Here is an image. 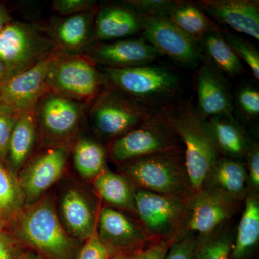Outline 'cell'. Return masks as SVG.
Listing matches in <instances>:
<instances>
[{
    "label": "cell",
    "instance_id": "obj_43",
    "mask_svg": "<svg viewBox=\"0 0 259 259\" xmlns=\"http://www.w3.org/2000/svg\"><path fill=\"white\" fill-rule=\"evenodd\" d=\"M12 77L9 71L5 67V65L0 61V88L5 84Z\"/></svg>",
    "mask_w": 259,
    "mask_h": 259
},
{
    "label": "cell",
    "instance_id": "obj_21",
    "mask_svg": "<svg viewBox=\"0 0 259 259\" xmlns=\"http://www.w3.org/2000/svg\"><path fill=\"white\" fill-rule=\"evenodd\" d=\"M248 183V174L244 165L238 160L227 157L218 160L203 187L221 191L240 202L246 197Z\"/></svg>",
    "mask_w": 259,
    "mask_h": 259
},
{
    "label": "cell",
    "instance_id": "obj_3",
    "mask_svg": "<svg viewBox=\"0 0 259 259\" xmlns=\"http://www.w3.org/2000/svg\"><path fill=\"white\" fill-rule=\"evenodd\" d=\"M104 78L88 56L59 51L49 65L47 82L52 93L84 104L100 95Z\"/></svg>",
    "mask_w": 259,
    "mask_h": 259
},
{
    "label": "cell",
    "instance_id": "obj_42",
    "mask_svg": "<svg viewBox=\"0 0 259 259\" xmlns=\"http://www.w3.org/2000/svg\"><path fill=\"white\" fill-rule=\"evenodd\" d=\"M11 21V18H10L8 10L5 8L4 5L0 3V32Z\"/></svg>",
    "mask_w": 259,
    "mask_h": 259
},
{
    "label": "cell",
    "instance_id": "obj_33",
    "mask_svg": "<svg viewBox=\"0 0 259 259\" xmlns=\"http://www.w3.org/2000/svg\"><path fill=\"white\" fill-rule=\"evenodd\" d=\"M223 38L229 44L240 59L248 64L255 79H259V54L258 51L244 40L231 34L225 33Z\"/></svg>",
    "mask_w": 259,
    "mask_h": 259
},
{
    "label": "cell",
    "instance_id": "obj_16",
    "mask_svg": "<svg viewBox=\"0 0 259 259\" xmlns=\"http://www.w3.org/2000/svg\"><path fill=\"white\" fill-rule=\"evenodd\" d=\"M99 238L109 253H136L150 240L143 228L119 211L104 207L99 218Z\"/></svg>",
    "mask_w": 259,
    "mask_h": 259
},
{
    "label": "cell",
    "instance_id": "obj_36",
    "mask_svg": "<svg viewBox=\"0 0 259 259\" xmlns=\"http://www.w3.org/2000/svg\"><path fill=\"white\" fill-rule=\"evenodd\" d=\"M95 6V2L93 0H55L53 2V9L65 16L93 11Z\"/></svg>",
    "mask_w": 259,
    "mask_h": 259
},
{
    "label": "cell",
    "instance_id": "obj_17",
    "mask_svg": "<svg viewBox=\"0 0 259 259\" xmlns=\"http://www.w3.org/2000/svg\"><path fill=\"white\" fill-rule=\"evenodd\" d=\"M221 71L209 64L199 69L197 76L198 112L204 119L232 116L233 102L229 86Z\"/></svg>",
    "mask_w": 259,
    "mask_h": 259
},
{
    "label": "cell",
    "instance_id": "obj_7",
    "mask_svg": "<svg viewBox=\"0 0 259 259\" xmlns=\"http://www.w3.org/2000/svg\"><path fill=\"white\" fill-rule=\"evenodd\" d=\"M18 233L24 241L51 256L63 258L72 249V243L49 202L35 204L22 214Z\"/></svg>",
    "mask_w": 259,
    "mask_h": 259
},
{
    "label": "cell",
    "instance_id": "obj_39",
    "mask_svg": "<svg viewBox=\"0 0 259 259\" xmlns=\"http://www.w3.org/2000/svg\"><path fill=\"white\" fill-rule=\"evenodd\" d=\"M248 182L255 190L259 187V151L257 146H254L248 153Z\"/></svg>",
    "mask_w": 259,
    "mask_h": 259
},
{
    "label": "cell",
    "instance_id": "obj_4",
    "mask_svg": "<svg viewBox=\"0 0 259 259\" xmlns=\"http://www.w3.org/2000/svg\"><path fill=\"white\" fill-rule=\"evenodd\" d=\"M59 51L51 37L30 24L11 21L0 32V61L12 76Z\"/></svg>",
    "mask_w": 259,
    "mask_h": 259
},
{
    "label": "cell",
    "instance_id": "obj_24",
    "mask_svg": "<svg viewBox=\"0 0 259 259\" xmlns=\"http://www.w3.org/2000/svg\"><path fill=\"white\" fill-rule=\"evenodd\" d=\"M207 122L220 153L234 159L248 154V141L233 116H215Z\"/></svg>",
    "mask_w": 259,
    "mask_h": 259
},
{
    "label": "cell",
    "instance_id": "obj_34",
    "mask_svg": "<svg viewBox=\"0 0 259 259\" xmlns=\"http://www.w3.org/2000/svg\"><path fill=\"white\" fill-rule=\"evenodd\" d=\"M126 3L145 16H168L178 4L168 0H130Z\"/></svg>",
    "mask_w": 259,
    "mask_h": 259
},
{
    "label": "cell",
    "instance_id": "obj_28",
    "mask_svg": "<svg viewBox=\"0 0 259 259\" xmlns=\"http://www.w3.org/2000/svg\"><path fill=\"white\" fill-rule=\"evenodd\" d=\"M168 17L182 32L195 41L208 32L216 30L209 19L192 5L178 3Z\"/></svg>",
    "mask_w": 259,
    "mask_h": 259
},
{
    "label": "cell",
    "instance_id": "obj_32",
    "mask_svg": "<svg viewBox=\"0 0 259 259\" xmlns=\"http://www.w3.org/2000/svg\"><path fill=\"white\" fill-rule=\"evenodd\" d=\"M20 112L7 105L0 102V161H7L8 144L10 136L14 128Z\"/></svg>",
    "mask_w": 259,
    "mask_h": 259
},
{
    "label": "cell",
    "instance_id": "obj_27",
    "mask_svg": "<svg viewBox=\"0 0 259 259\" xmlns=\"http://www.w3.org/2000/svg\"><path fill=\"white\" fill-rule=\"evenodd\" d=\"M201 39L216 69L230 76H236L243 72L241 59L217 30L208 32Z\"/></svg>",
    "mask_w": 259,
    "mask_h": 259
},
{
    "label": "cell",
    "instance_id": "obj_29",
    "mask_svg": "<svg viewBox=\"0 0 259 259\" xmlns=\"http://www.w3.org/2000/svg\"><path fill=\"white\" fill-rule=\"evenodd\" d=\"M73 153L75 167L84 178H96L105 171V150L94 140L79 139L74 145Z\"/></svg>",
    "mask_w": 259,
    "mask_h": 259
},
{
    "label": "cell",
    "instance_id": "obj_8",
    "mask_svg": "<svg viewBox=\"0 0 259 259\" xmlns=\"http://www.w3.org/2000/svg\"><path fill=\"white\" fill-rule=\"evenodd\" d=\"M177 137L165 117L149 116L139 126L115 140L110 147V156L116 161L128 162L171 151L177 148Z\"/></svg>",
    "mask_w": 259,
    "mask_h": 259
},
{
    "label": "cell",
    "instance_id": "obj_15",
    "mask_svg": "<svg viewBox=\"0 0 259 259\" xmlns=\"http://www.w3.org/2000/svg\"><path fill=\"white\" fill-rule=\"evenodd\" d=\"M83 105L81 102L50 92L37 105V121L47 136L54 139L66 138L79 127Z\"/></svg>",
    "mask_w": 259,
    "mask_h": 259
},
{
    "label": "cell",
    "instance_id": "obj_35",
    "mask_svg": "<svg viewBox=\"0 0 259 259\" xmlns=\"http://www.w3.org/2000/svg\"><path fill=\"white\" fill-rule=\"evenodd\" d=\"M197 241L195 235L187 233L172 243L163 259H192Z\"/></svg>",
    "mask_w": 259,
    "mask_h": 259
},
{
    "label": "cell",
    "instance_id": "obj_12",
    "mask_svg": "<svg viewBox=\"0 0 259 259\" xmlns=\"http://www.w3.org/2000/svg\"><path fill=\"white\" fill-rule=\"evenodd\" d=\"M59 52L51 53L35 66L12 76L0 88L2 101L19 112L36 111L39 102L51 92L47 82L48 70Z\"/></svg>",
    "mask_w": 259,
    "mask_h": 259
},
{
    "label": "cell",
    "instance_id": "obj_30",
    "mask_svg": "<svg viewBox=\"0 0 259 259\" xmlns=\"http://www.w3.org/2000/svg\"><path fill=\"white\" fill-rule=\"evenodd\" d=\"M233 236L227 231H217L199 236L192 259H229L233 248Z\"/></svg>",
    "mask_w": 259,
    "mask_h": 259
},
{
    "label": "cell",
    "instance_id": "obj_5",
    "mask_svg": "<svg viewBox=\"0 0 259 259\" xmlns=\"http://www.w3.org/2000/svg\"><path fill=\"white\" fill-rule=\"evenodd\" d=\"M187 201L149 191L135 192L136 214L148 238L176 240L185 221Z\"/></svg>",
    "mask_w": 259,
    "mask_h": 259
},
{
    "label": "cell",
    "instance_id": "obj_11",
    "mask_svg": "<svg viewBox=\"0 0 259 259\" xmlns=\"http://www.w3.org/2000/svg\"><path fill=\"white\" fill-rule=\"evenodd\" d=\"M144 40L161 54L185 64H194L201 55L197 42L182 32L168 16H145L141 18Z\"/></svg>",
    "mask_w": 259,
    "mask_h": 259
},
{
    "label": "cell",
    "instance_id": "obj_6",
    "mask_svg": "<svg viewBox=\"0 0 259 259\" xmlns=\"http://www.w3.org/2000/svg\"><path fill=\"white\" fill-rule=\"evenodd\" d=\"M92 123L105 137L120 136L149 117L146 109L118 89H107L95 99L90 110Z\"/></svg>",
    "mask_w": 259,
    "mask_h": 259
},
{
    "label": "cell",
    "instance_id": "obj_9",
    "mask_svg": "<svg viewBox=\"0 0 259 259\" xmlns=\"http://www.w3.org/2000/svg\"><path fill=\"white\" fill-rule=\"evenodd\" d=\"M238 203L221 191L203 187L187 201L185 221L177 239L187 233L207 236L214 233L234 214Z\"/></svg>",
    "mask_w": 259,
    "mask_h": 259
},
{
    "label": "cell",
    "instance_id": "obj_26",
    "mask_svg": "<svg viewBox=\"0 0 259 259\" xmlns=\"http://www.w3.org/2000/svg\"><path fill=\"white\" fill-rule=\"evenodd\" d=\"M95 187L107 203L136 214L135 191L125 177L105 170L95 178Z\"/></svg>",
    "mask_w": 259,
    "mask_h": 259
},
{
    "label": "cell",
    "instance_id": "obj_31",
    "mask_svg": "<svg viewBox=\"0 0 259 259\" xmlns=\"http://www.w3.org/2000/svg\"><path fill=\"white\" fill-rule=\"evenodd\" d=\"M25 199L18 181L0 161V212H15L21 207Z\"/></svg>",
    "mask_w": 259,
    "mask_h": 259
},
{
    "label": "cell",
    "instance_id": "obj_37",
    "mask_svg": "<svg viewBox=\"0 0 259 259\" xmlns=\"http://www.w3.org/2000/svg\"><path fill=\"white\" fill-rule=\"evenodd\" d=\"M110 253L99 238L97 231H95L88 238L78 259H109Z\"/></svg>",
    "mask_w": 259,
    "mask_h": 259
},
{
    "label": "cell",
    "instance_id": "obj_47",
    "mask_svg": "<svg viewBox=\"0 0 259 259\" xmlns=\"http://www.w3.org/2000/svg\"><path fill=\"white\" fill-rule=\"evenodd\" d=\"M3 102L2 101V97H1V94H0V102Z\"/></svg>",
    "mask_w": 259,
    "mask_h": 259
},
{
    "label": "cell",
    "instance_id": "obj_40",
    "mask_svg": "<svg viewBox=\"0 0 259 259\" xmlns=\"http://www.w3.org/2000/svg\"><path fill=\"white\" fill-rule=\"evenodd\" d=\"M176 240L174 238L170 239H161L156 241L148 247L146 250H143L141 259H163L170 246Z\"/></svg>",
    "mask_w": 259,
    "mask_h": 259
},
{
    "label": "cell",
    "instance_id": "obj_25",
    "mask_svg": "<svg viewBox=\"0 0 259 259\" xmlns=\"http://www.w3.org/2000/svg\"><path fill=\"white\" fill-rule=\"evenodd\" d=\"M245 205L238 225L231 255L233 259H243L253 249L259 240V201L255 192L247 194Z\"/></svg>",
    "mask_w": 259,
    "mask_h": 259
},
{
    "label": "cell",
    "instance_id": "obj_1",
    "mask_svg": "<svg viewBox=\"0 0 259 259\" xmlns=\"http://www.w3.org/2000/svg\"><path fill=\"white\" fill-rule=\"evenodd\" d=\"M185 146L184 161L192 193L203 188L209 174L220 159L207 120L193 107L185 105L165 117Z\"/></svg>",
    "mask_w": 259,
    "mask_h": 259
},
{
    "label": "cell",
    "instance_id": "obj_18",
    "mask_svg": "<svg viewBox=\"0 0 259 259\" xmlns=\"http://www.w3.org/2000/svg\"><path fill=\"white\" fill-rule=\"evenodd\" d=\"M202 9L213 18L237 32L259 40L258 2L250 0H204Z\"/></svg>",
    "mask_w": 259,
    "mask_h": 259
},
{
    "label": "cell",
    "instance_id": "obj_13",
    "mask_svg": "<svg viewBox=\"0 0 259 259\" xmlns=\"http://www.w3.org/2000/svg\"><path fill=\"white\" fill-rule=\"evenodd\" d=\"M86 51V56L95 64L115 69L143 66L161 55L144 39L98 42L89 46Z\"/></svg>",
    "mask_w": 259,
    "mask_h": 259
},
{
    "label": "cell",
    "instance_id": "obj_2",
    "mask_svg": "<svg viewBox=\"0 0 259 259\" xmlns=\"http://www.w3.org/2000/svg\"><path fill=\"white\" fill-rule=\"evenodd\" d=\"M126 178L139 190L188 200L192 196L184 157L178 149L126 162Z\"/></svg>",
    "mask_w": 259,
    "mask_h": 259
},
{
    "label": "cell",
    "instance_id": "obj_38",
    "mask_svg": "<svg viewBox=\"0 0 259 259\" xmlns=\"http://www.w3.org/2000/svg\"><path fill=\"white\" fill-rule=\"evenodd\" d=\"M238 103L243 112L250 117H256L259 114V93L252 88H245L238 96Z\"/></svg>",
    "mask_w": 259,
    "mask_h": 259
},
{
    "label": "cell",
    "instance_id": "obj_23",
    "mask_svg": "<svg viewBox=\"0 0 259 259\" xmlns=\"http://www.w3.org/2000/svg\"><path fill=\"white\" fill-rule=\"evenodd\" d=\"M37 136L35 112H20L8 144L7 161L17 171L30 157Z\"/></svg>",
    "mask_w": 259,
    "mask_h": 259
},
{
    "label": "cell",
    "instance_id": "obj_44",
    "mask_svg": "<svg viewBox=\"0 0 259 259\" xmlns=\"http://www.w3.org/2000/svg\"><path fill=\"white\" fill-rule=\"evenodd\" d=\"M142 251L136 252V253H118L112 255L109 259H141Z\"/></svg>",
    "mask_w": 259,
    "mask_h": 259
},
{
    "label": "cell",
    "instance_id": "obj_45",
    "mask_svg": "<svg viewBox=\"0 0 259 259\" xmlns=\"http://www.w3.org/2000/svg\"><path fill=\"white\" fill-rule=\"evenodd\" d=\"M3 213L0 212V231H1L2 228H3Z\"/></svg>",
    "mask_w": 259,
    "mask_h": 259
},
{
    "label": "cell",
    "instance_id": "obj_20",
    "mask_svg": "<svg viewBox=\"0 0 259 259\" xmlns=\"http://www.w3.org/2000/svg\"><path fill=\"white\" fill-rule=\"evenodd\" d=\"M141 29V18L128 8L106 7L97 13L93 24V38L110 41L134 35Z\"/></svg>",
    "mask_w": 259,
    "mask_h": 259
},
{
    "label": "cell",
    "instance_id": "obj_46",
    "mask_svg": "<svg viewBox=\"0 0 259 259\" xmlns=\"http://www.w3.org/2000/svg\"><path fill=\"white\" fill-rule=\"evenodd\" d=\"M23 259H34L33 258H32L31 256H25L23 258Z\"/></svg>",
    "mask_w": 259,
    "mask_h": 259
},
{
    "label": "cell",
    "instance_id": "obj_14",
    "mask_svg": "<svg viewBox=\"0 0 259 259\" xmlns=\"http://www.w3.org/2000/svg\"><path fill=\"white\" fill-rule=\"evenodd\" d=\"M67 159V148L57 146L44 151L30 162L19 180L28 202L36 200L60 178Z\"/></svg>",
    "mask_w": 259,
    "mask_h": 259
},
{
    "label": "cell",
    "instance_id": "obj_41",
    "mask_svg": "<svg viewBox=\"0 0 259 259\" xmlns=\"http://www.w3.org/2000/svg\"><path fill=\"white\" fill-rule=\"evenodd\" d=\"M0 259H13L12 247L8 237L0 231Z\"/></svg>",
    "mask_w": 259,
    "mask_h": 259
},
{
    "label": "cell",
    "instance_id": "obj_10",
    "mask_svg": "<svg viewBox=\"0 0 259 259\" xmlns=\"http://www.w3.org/2000/svg\"><path fill=\"white\" fill-rule=\"evenodd\" d=\"M102 71L114 88L138 98L171 93L179 83L178 78L168 70L147 65L123 69L102 67Z\"/></svg>",
    "mask_w": 259,
    "mask_h": 259
},
{
    "label": "cell",
    "instance_id": "obj_22",
    "mask_svg": "<svg viewBox=\"0 0 259 259\" xmlns=\"http://www.w3.org/2000/svg\"><path fill=\"white\" fill-rule=\"evenodd\" d=\"M61 214L70 233L80 239H88L95 229V220L88 199L77 190H70L63 197Z\"/></svg>",
    "mask_w": 259,
    "mask_h": 259
},
{
    "label": "cell",
    "instance_id": "obj_19",
    "mask_svg": "<svg viewBox=\"0 0 259 259\" xmlns=\"http://www.w3.org/2000/svg\"><path fill=\"white\" fill-rule=\"evenodd\" d=\"M94 16L93 10L59 20L50 35L56 49L69 54H80L88 49L93 36Z\"/></svg>",
    "mask_w": 259,
    "mask_h": 259
}]
</instances>
